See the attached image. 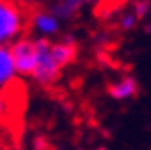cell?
<instances>
[{
  "label": "cell",
  "instance_id": "8fae6325",
  "mask_svg": "<svg viewBox=\"0 0 151 150\" xmlns=\"http://www.w3.org/2000/svg\"><path fill=\"white\" fill-rule=\"evenodd\" d=\"M6 107H7V101H6V94H4V87H0V116L6 112Z\"/></svg>",
  "mask_w": 151,
  "mask_h": 150
},
{
  "label": "cell",
  "instance_id": "6da1fadb",
  "mask_svg": "<svg viewBox=\"0 0 151 150\" xmlns=\"http://www.w3.org/2000/svg\"><path fill=\"white\" fill-rule=\"evenodd\" d=\"M27 15L14 0H0V45H11L25 31Z\"/></svg>",
  "mask_w": 151,
  "mask_h": 150
},
{
  "label": "cell",
  "instance_id": "5b68a950",
  "mask_svg": "<svg viewBox=\"0 0 151 150\" xmlns=\"http://www.w3.org/2000/svg\"><path fill=\"white\" fill-rule=\"evenodd\" d=\"M50 52L54 62L58 63L61 69H65L67 65H70L76 56H78V44L72 34H63L60 40H56L50 44Z\"/></svg>",
  "mask_w": 151,
  "mask_h": 150
},
{
  "label": "cell",
  "instance_id": "9c48e42d",
  "mask_svg": "<svg viewBox=\"0 0 151 150\" xmlns=\"http://www.w3.org/2000/svg\"><path fill=\"white\" fill-rule=\"evenodd\" d=\"M131 13L135 15L137 20H144L151 13V0H135L131 6Z\"/></svg>",
  "mask_w": 151,
  "mask_h": 150
},
{
  "label": "cell",
  "instance_id": "ba28073f",
  "mask_svg": "<svg viewBox=\"0 0 151 150\" xmlns=\"http://www.w3.org/2000/svg\"><path fill=\"white\" fill-rule=\"evenodd\" d=\"M16 78V67L9 45H0V87L11 85Z\"/></svg>",
  "mask_w": 151,
  "mask_h": 150
},
{
  "label": "cell",
  "instance_id": "52a82bcc",
  "mask_svg": "<svg viewBox=\"0 0 151 150\" xmlns=\"http://www.w3.org/2000/svg\"><path fill=\"white\" fill-rule=\"evenodd\" d=\"M137 92H139V82L133 76H122L121 80L113 82L108 87L110 98L115 101H128L131 98H135Z\"/></svg>",
  "mask_w": 151,
  "mask_h": 150
},
{
  "label": "cell",
  "instance_id": "30bf717a",
  "mask_svg": "<svg viewBox=\"0 0 151 150\" xmlns=\"http://www.w3.org/2000/svg\"><path fill=\"white\" fill-rule=\"evenodd\" d=\"M137 24H139V20L135 18V15L131 13V11L124 13V15L119 18V29H121L122 33H129V31H133V29L137 27Z\"/></svg>",
  "mask_w": 151,
  "mask_h": 150
},
{
  "label": "cell",
  "instance_id": "277c9868",
  "mask_svg": "<svg viewBox=\"0 0 151 150\" xmlns=\"http://www.w3.org/2000/svg\"><path fill=\"white\" fill-rule=\"evenodd\" d=\"M32 27V31L38 34V38H52L60 33L61 20L56 15H52L49 9H36L29 15L27 20Z\"/></svg>",
  "mask_w": 151,
  "mask_h": 150
},
{
  "label": "cell",
  "instance_id": "3957f363",
  "mask_svg": "<svg viewBox=\"0 0 151 150\" xmlns=\"http://www.w3.org/2000/svg\"><path fill=\"white\" fill-rule=\"evenodd\" d=\"M9 47H11L14 67H16V74H20V76H31L34 67H36L34 38H31V36H20Z\"/></svg>",
  "mask_w": 151,
  "mask_h": 150
},
{
  "label": "cell",
  "instance_id": "7a4b0ae2",
  "mask_svg": "<svg viewBox=\"0 0 151 150\" xmlns=\"http://www.w3.org/2000/svg\"><path fill=\"white\" fill-rule=\"evenodd\" d=\"M50 44H52V40H49V38H34L36 67L31 74V78L40 87H50L52 83H56L58 78L61 76V71H63L52 58Z\"/></svg>",
  "mask_w": 151,
  "mask_h": 150
},
{
  "label": "cell",
  "instance_id": "8992f818",
  "mask_svg": "<svg viewBox=\"0 0 151 150\" xmlns=\"http://www.w3.org/2000/svg\"><path fill=\"white\" fill-rule=\"evenodd\" d=\"M93 2L96 0H52L47 9L60 20H72L81 13L85 6H90Z\"/></svg>",
  "mask_w": 151,
  "mask_h": 150
},
{
  "label": "cell",
  "instance_id": "7c38bea8",
  "mask_svg": "<svg viewBox=\"0 0 151 150\" xmlns=\"http://www.w3.org/2000/svg\"><path fill=\"white\" fill-rule=\"evenodd\" d=\"M34 148H36V150H43V148H47V143H45L42 138H36V139H34Z\"/></svg>",
  "mask_w": 151,
  "mask_h": 150
}]
</instances>
